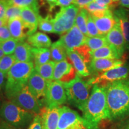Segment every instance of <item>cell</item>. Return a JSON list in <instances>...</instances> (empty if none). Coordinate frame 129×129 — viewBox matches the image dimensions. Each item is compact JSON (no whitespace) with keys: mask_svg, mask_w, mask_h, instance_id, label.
<instances>
[{"mask_svg":"<svg viewBox=\"0 0 129 129\" xmlns=\"http://www.w3.org/2000/svg\"><path fill=\"white\" fill-rule=\"evenodd\" d=\"M83 114L87 129H98L102 121L111 119L105 86L94 85Z\"/></svg>","mask_w":129,"mask_h":129,"instance_id":"obj_1","label":"cell"},{"mask_svg":"<svg viewBox=\"0 0 129 129\" xmlns=\"http://www.w3.org/2000/svg\"><path fill=\"white\" fill-rule=\"evenodd\" d=\"M105 87L111 119H119L129 114V79L115 81Z\"/></svg>","mask_w":129,"mask_h":129,"instance_id":"obj_2","label":"cell"},{"mask_svg":"<svg viewBox=\"0 0 129 129\" xmlns=\"http://www.w3.org/2000/svg\"><path fill=\"white\" fill-rule=\"evenodd\" d=\"M34 70V63L30 62H16L7 74L5 92L10 100L14 95L28 85V80Z\"/></svg>","mask_w":129,"mask_h":129,"instance_id":"obj_3","label":"cell"},{"mask_svg":"<svg viewBox=\"0 0 129 129\" xmlns=\"http://www.w3.org/2000/svg\"><path fill=\"white\" fill-rule=\"evenodd\" d=\"M35 114L19 107L12 101L4 102L0 107V118L16 129L29 126Z\"/></svg>","mask_w":129,"mask_h":129,"instance_id":"obj_4","label":"cell"},{"mask_svg":"<svg viewBox=\"0 0 129 129\" xmlns=\"http://www.w3.org/2000/svg\"><path fill=\"white\" fill-rule=\"evenodd\" d=\"M63 84L66 90L67 101L83 112L90 96V85L78 75L68 83Z\"/></svg>","mask_w":129,"mask_h":129,"instance_id":"obj_5","label":"cell"},{"mask_svg":"<svg viewBox=\"0 0 129 129\" xmlns=\"http://www.w3.org/2000/svg\"><path fill=\"white\" fill-rule=\"evenodd\" d=\"M80 8L75 4L62 7L53 18L54 33L63 34L75 25V19Z\"/></svg>","mask_w":129,"mask_h":129,"instance_id":"obj_6","label":"cell"},{"mask_svg":"<svg viewBox=\"0 0 129 129\" xmlns=\"http://www.w3.org/2000/svg\"><path fill=\"white\" fill-rule=\"evenodd\" d=\"M10 101L22 109L29 111L35 115L41 114L42 111L41 104L30 93L28 85L14 95L10 99Z\"/></svg>","mask_w":129,"mask_h":129,"instance_id":"obj_7","label":"cell"},{"mask_svg":"<svg viewBox=\"0 0 129 129\" xmlns=\"http://www.w3.org/2000/svg\"><path fill=\"white\" fill-rule=\"evenodd\" d=\"M67 101V97L63 84L53 80L47 82V89L45 98L47 107L60 106Z\"/></svg>","mask_w":129,"mask_h":129,"instance_id":"obj_8","label":"cell"},{"mask_svg":"<svg viewBox=\"0 0 129 129\" xmlns=\"http://www.w3.org/2000/svg\"><path fill=\"white\" fill-rule=\"evenodd\" d=\"M129 75V65L125 64L118 67L102 72L98 76L91 78L87 82L90 85L108 83L115 81L123 80L127 78Z\"/></svg>","mask_w":129,"mask_h":129,"instance_id":"obj_9","label":"cell"},{"mask_svg":"<svg viewBox=\"0 0 129 129\" xmlns=\"http://www.w3.org/2000/svg\"><path fill=\"white\" fill-rule=\"evenodd\" d=\"M86 38L87 37L75 25L63 35L59 40L67 50H71L85 44Z\"/></svg>","mask_w":129,"mask_h":129,"instance_id":"obj_10","label":"cell"},{"mask_svg":"<svg viewBox=\"0 0 129 129\" xmlns=\"http://www.w3.org/2000/svg\"><path fill=\"white\" fill-rule=\"evenodd\" d=\"M28 87L30 93L33 94L41 104V100L46 98L47 81L34 70L28 80Z\"/></svg>","mask_w":129,"mask_h":129,"instance_id":"obj_11","label":"cell"},{"mask_svg":"<svg viewBox=\"0 0 129 129\" xmlns=\"http://www.w3.org/2000/svg\"><path fill=\"white\" fill-rule=\"evenodd\" d=\"M80 124H84V121L83 117H81L77 111L66 106L60 107V117L57 129H67Z\"/></svg>","mask_w":129,"mask_h":129,"instance_id":"obj_12","label":"cell"},{"mask_svg":"<svg viewBox=\"0 0 129 129\" xmlns=\"http://www.w3.org/2000/svg\"><path fill=\"white\" fill-rule=\"evenodd\" d=\"M75 71L72 64L69 60H64L56 63L53 73V81H57L62 83H68L75 78Z\"/></svg>","mask_w":129,"mask_h":129,"instance_id":"obj_13","label":"cell"},{"mask_svg":"<svg viewBox=\"0 0 129 129\" xmlns=\"http://www.w3.org/2000/svg\"><path fill=\"white\" fill-rule=\"evenodd\" d=\"M105 37L108 44L115 48L120 57H121L124 53L126 46L119 24L118 23L116 24L115 26L105 35Z\"/></svg>","mask_w":129,"mask_h":129,"instance_id":"obj_14","label":"cell"},{"mask_svg":"<svg viewBox=\"0 0 129 129\" xmlns=\"http://www.w3.org/2000/svg\"><path fill=\"white\" fill-rule=\"evenodd\" d=\"M20 17L28 29L29 36L34 34L38 28L41 17L39 10L32 7L22 8Z\"/></svg>","mask_w":129,"mask_h":129,"instance_id":"obj_15","label":"cell"},{"mask_svg":"<svg viewBox=\"0 0 129 129\" xmlns=\"http://www.w3.org/2000/svg\"><path fill=\"white\" fill-rule=\"evenodd\" d=\"M44 129H57L60 117V106L42 108L40 114Z\"/></svg>","mask_w":129,"mask_h":129,"instance_id":"obj_16","label":"cell"},{"mask_svg":"<svg viewBox=\"0 0 129 129\" xmlns=\"http://www.w3.org/2000/svg\"><path fill=\"white\" fill-rule=\"evenodd\" d=\"M7 26L12 35V38L19 40L24 41L27 37H29L28 30L21 19L18 17L9 21Z\"/></svg>","mask_w":129,"mask_h":129,"instance_id":"obj_17","label":"cell"},{"mask_svg":"<svg viewBox=\"0 0 129 129\" xmlns=\"http://www.w3.org/2000/svg\"><path fill=\"white\" fill-rule=\"evenodd\" d=\"M93 19L102 35L107 34L117 23V22L114 17V14L110 10H109L106 14L102 17H93Z\"/></svg>","mask_w":129,"mask_h":129,"instance_id":"obj_18","label":"cell"},{"mask_svg":"<svg viewBox=\"0 0 129 129\" xmlns=\"http://www.w3.org/2000/svg\"><path fill=\"white\" fill-rule=\"evenodd\" d=\"M67 57L69 62L73 66L77 72V75L80 77H87L90 75V72L85 62L81 56L73 50H67Z\"/></svg>","mask_w":129,"mask_h":129,"instance_id":"obj_19","label":"cell"},{"mask_svg":"<svg viewBox=\"0 0 129 129\" xmlns=\"http://www.w3.org/2000/svg\"><path fill=\"white\" fill-rule=\"evenodd\" d=\"M122 64L123 62L120 59H92L90 63V68L95 72H104L114 68L120 67Z\"/></svg>","mask_w":129,"mask_h":129,"instance_id":"obj_20","label":"cell"},{"mask_svg":"<svg viewBox=\"0 0 129 129\" xmlns=\"http://www.w3.org/2000/svg\"><path fill=\"white\" fill-rule=\"evenodd\" d=\"M32 47L28 42L20 41L17 45L13 53L16 62H30L33 60Z\"/></svg>","mask_w":129,"mask_h":129,"instance_id":"obj_21","label":"cell"},{"mask_svg":"<svg viewBox=\"0 0 129 129\" xmlns=\"http://www.w3.org/2000/svg\"><path fill=\"white\" fill-rule=\"evenodd\" d=\"M114 17L120 25L125 40L126 48L129 51V17L127 12L122 9L118 10L114 12Z\"/></svg>","mask_w":129,"mask_h":129,"instance_id":"obj_22","label":"cell"},{"mask_svg":"<svg viewBox=\"0 0 129 129\" xmlns=\"http://www.w3.org/2000/svg\"><path fill=\"white\" fill-rule=\"evenodd\" d=\"M27 41L30 46L35 48H48L51 46L50 38L43 32H35L28 37Z\"/></svg>","mask_w":129,"mask_h":129,"instance_id":"obj_23","label":"cell"},{"mask_svg":"<svg viewBox=\"0 0 129 129\" xmlns=\"http://www.w3.org/2000/svg\"><path fill=\"white\" fill-rule=\"evenodd\" d=\"M90 54L92 59H119L121 57L117 51L110 45L104 46L95 51H91Z\"/></svg>","mask_w":129,"mask_h":129,"instance_id":"obj_24","label":"cell"},{"mask_svg":"<svg viewBox=\"0 0 129 129\" xmlns=\"http://www.w3.org/2000/svg\"><path fill=\"white\" fill-rule=\"evenodd\" d=\"M32 56L35 67L42 65L50 62V50L45 48H32Z\"/></svg>","mask_w":129,"mask_h":129,"instance_id":"obj_25","label":"cell"},{"mask_svg":"<svg viewBox=\"0 0 129 129\" xmlns=\"http://www.w3.org/2000/svg\"><path fill=\"white\" fill-rule=\"evenodd\" d=\"M50 53L51 59L56 63L62 62L67 57V49L63 46L60 40L51 44Z\"/></svg>","mask_w":129,"mask_h":129,"instance_id":"obj_26","label":"cell"},{"mask_svg":"<svg viewBox=\"0 0 129 129\" xmlns=\"http://www.w3.org/2000/svg\"><path fill=\"white\" fill-rule=\"evenodd\" d=\"M55 64L54 62L50 61L47 63L35 67L34 69L40 76L43 77L47 81H51L53 80V73Z\"/></svg>","mask_w":129,"mask_h":129,"instance_id":"obj_27","label":"cell"},{"mask_svg":"<svg viewBox=\"0 0 129 129\" xmlns=\"http://www.w3.org/2000/svg\"><path fill=\"white\" fill-rule=\"evenodd\" d=\"M85 44L88 46L91 51L109 45L105 35L101 37H87Z\"/></svg>","mask_w":129,"mask_h":129,"instance_id":"obj_28","label":"cell"},{"mask_svg":"<svg viewBox=\"0 0 129 129\" xmlns=\"http://www.w3.org/2000/svg\"><path fill=\"white\" fill-rule=\"evenodd\" d=\"M88 15V12L84 8H81L77 16L75 23V25L78 27L80 31L86 37H88L87 28Z\"/></svg>","mask_w":129,"mask_h":129,"instance_id":"obj_29","label":"cell"},{"mask_svg":"<svg viewBox=\"0 0 129 129\" xmlns=\"http://www.w3.org/2000/svg\"><path fill=\"white\" fill-rule=\"evenodd\" d=\"M19 42V40L14 39L13 38L4 41H0V48L2 49L4 54L11 55L14 53Z\"/></svg>","mask_w":129,"mask_h":129,"instance_id":"obj_30","label":"cell"},{"mask_svg":"<svg viewBox=\"0 0 129 129\" xmlns=\"http://www.w3.org/2000/svg\"><path fill=\"white\" fill-rule=\"evenodd\" d=\"M38 27V29L43 32H47V33H54L53 18H51L50 14H48L46 17H42L41 16Z\"/></svg>","mask_w":129,"mask_h":129,"instance_id":"obj_31","label":"cell"},{"mask_svg":"<svg viewBox=\"0 0 129 129\" xmlns=\"http://www.w3.org/2000/svg\"><path fill=\"white\" fill-rule=\"evenodd\" d=\"M7 1L9 4L14 5L21 8L32 7L38 10H39L40 9V4L38 3L40 0H7Z\"/></svg>","mask_w":129,"mask_h":129,"instance_id":"obj_32","label":"cell"},{"mask_svg":"<svg viewBox=\"0 0 129 129\" xmlns=\"http://www.w3.org/2000/svg\"><path fill=\"white\" fill-rule=\"evenodd\" d=\"M16 62V59L13 55L4 56L0 59V71L7 74Z\"/></svg>","mask_w":129,"mask_h":129,"instance_id":"obj_33","label":"cell"},{"mask_svg":"<svg viewBox=\"0 0 129 129\" xmlns=\"http://www.w3.org/2000/svg\"><path fill=\"white\" fill-rule=\"evenodd\" d=\"M22 8L14 6V5L9 4L7 6L6 10L5 20L8 22L12 19L18 18L21 17V12Z\"/></svg>","mask_w":129,"mask_h":129,"instance_id":"obj_34","label":"cell"},{"mask_svg":"<svg viewBox=\"0 0 129 129\" xmlns=\"http://www.w3.org/2000/svg\"><path fill=\"white\" fill-rule=\"evenodd\" d=\"M87 28L88 37H101L104 36L102 35L97 28L96 23H95L93 17L89 13L87 17Z\"/></svg>","mask_w":129,"mask_h":129,"instance_id":"obj_35","label":"cell"},{"mask_svg":"<svg viewBox=\"0 0 129 129\" xmlns=\"http://www.w3.org/2000/svg\"><path fill=\"white\" fill-rule=\"evenodd\" d=\"M73 50L78 53L85 63H88L90 61V59L91 58L90 54L91 50L87 45L84 44L79 47L74 48Z\"/></svg>","mask_w":129,"mask_h":129,"instance_id":"obj_36","label":"cell"},{"mask_svg":"<svg viewBox=\"0 0 129 129\" xmlns=\"http://www.w3.org/2000/svg\"><path fill=\"white\" fill-rule=\"evenodd\" d=\"M83 8L86 10L90 14H93V13L98 12V11L109 9V7H107V6H102L101 5L98 4V3L95 2V1H93L92 3H90V4L85 6V7H84Z\"/></svg>","mask_w":129,"mask_h":129,"instance_id":"obj_37","label":"cell"},{"mask_svg":"<svg viewBox=\"0 0 129 129\" xmlns=\"http://www.w3.org/2000/svg\"><path fill=\"white\" fill-rule=\"evenodd\" d=\"M28 129H44L41 115H35L32 123L29 126Z\"/></svg>","mask_w":129,"mask_h":129,"instance_id":"obj_38","label":"cell"},{"mask_svg":"<svg viewBox=\"0 0 129 129\" xmlns=\"http://www.w3.org/2000/svg\"><path fill=\"white\" fill-rule=\"evenodd\" d=\"M12 38V35L7 25L0 27V41H4Z\"/></svg>","mask_w":129,"mask_h":129,"instance_id":"obj_39","label":"cell"},{"mask_svg":"<svg viewBox=\"0 0 129 129\" xmlns=\"http://www.w3.org/2000/svg\"><path fill=\"white\" fill-rule=\"evenodd\" d=\"M9 5L7 0H0V19H5L6 10Z\"/></svg>","mask_w":129,"mask_h":129,"instance_id":"obj_40","label":"cell"},{"mask_svg":"<svg viewBox=\"0 0 129 129\" xmlns=\"http://www.w3.org/2000/svg\"><path fill=\"white\" fill-rule=\"evenodd\" d=\"M94 1V0H74V4L77 6L80 9L83 8L85 6L88 5L90 3Z\"/></svg>","mask_w":129,"mask_h":129,"instance_id":"obj_41","label":"cell"},{"mask_svg":"<svg viewBox=\"0 0 129 129\" xmlns=\"http://www.w3.org/2000/svg\"><path fill=\"white\" fill-rule=\"evenodd\" d=\"M74 3V0H57L56 6H59L61 8L66 7L71 5Z\"/></svg>","mask_w":129,"mask_h":129,"instance_id":"obj_42","label":"cell"},{"mask_svg":"<svg viewBox=\"0 0 129 129\" xmlns=\"http://www.w3.org/2000/svg\"><path fill=\"white\" fill-rule=\"evenodd\" d=\"M96 3L102 6H107L109 7L111 4H112V0H94Z\"/></svg>","mask_w":129,"mask_h":129,"instance_id":"obj_43","label":"cell"},{"mask_svg":"<svg viewBox=\"0 0 129 129\" xmlns=\"http://www.w3.org/2000/svg\"><path fill=\"white\" fill-rule=\"evenodd\" d=\"M45 1L48 3L49 6V12H51L56 7L57 0H45Z\"/></svg>","mask_w":129,"mask_h":129,"instance_id":"obj_44","label":"cell"},{"mask_svg":"<svg viewBox=\"0 0 129 129\" xmlns=\"http://www.w3.org/2000/svg\"><path fill=\"white\" fill-rule=\"evenodd\" d=\"M7 78V74L0 71V90L4 86L5 83V79Z\"/></svg>","mask_w":129,"mask_h":129,"instance_id":"obj_45","label":"cell"},{"mask_svg":"<svg viewBox=\"0 0 129 129\" xmlns=\"http://www.w3.org/2000/svg\"><path fill=\"white\" fill-rule=\"evenodd\" d=\"M0 129H16V128L3 121L0 123Z\"/></svg>","mask_w":129,"mask_h":129,"instance_id":"obj_46","label":"cell"},{"mask_svg":"<svg viewBox=\"0 0 129 129\" xmlns=\"http://www.w3.org/2000/svg\"><path fill=\"white\" fill-rule=\"evenodd\" d=\"M120 4L124 7L129 8V0H120Z\"/></svg>","mask_w":129,"mask_h":129,"instance_id":"obj_47","label":"cell"},{"mask_svg":"<svg viewBox=\"0 0 129 129\" xmlns=\"http://www.w3.org/2000/svg\"><path fill=\"white\" fill-rule=\"evenodd\" d=\"M7 25V22L5 19H0V27Z\"/></svg>","mask_w":129,"mask_h":129,"instance_id":"obj_48","label":"cell"},{"mask_svg":"<svg viewBox=\"0 0 129 129\" xmlns=\"http://www.w3.org/2000/svg\"><path fill=\"white\" fill-rule=\"evenodd\" d=\"M4 52H3V51L2 50V49H1V48H0V59H1V58H2L3 56H4Z\"/></svg>","mask_w":129,"mask_h":129,"instance_id":"obj_49","label":"cell"},{"mask_svg":"<svg viewBox=\"0 0 129 129\" xmlns=\"http://www.w3.org/2000/svg\"><path fill=\"white\" fill-rule=\"evenodd\" d=\"M127 129H129V125H128V128H127Z\"/></svg>","mask_w":129,"mask_h":129,"instance_id":"obj_50","label":"cell"}]
</instances>
